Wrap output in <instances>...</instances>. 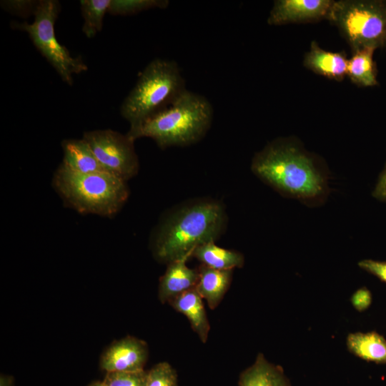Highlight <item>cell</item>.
Returning a JSON list of instances; mask_svg holds the SVG:
<instances>
[{"label":"cell","mask_w":386,"mask_h":386,"mask_svg":"<svg viewBox=\"0 0 386 386\" xmlns=\"http://www.w3.org/2000/svg\"><path fill=\"white\" fill-rule=\"evenodd\" d=\"M227 215L223 203L211 198H197L177 205L167 212L151 237L154 255L169 263L207 242L216 241L224 232Z\"/></svg>","instance_id":"obj_1"},{"label":"cell","mask_w":386,"mask_h":386,"mask_svg":"<svg viewBox=\"0 0 386 386\" xmlns=\"http://www.w3.org/2000/svg\"><path fill=\"white\" fill-rule=\"evenodd\" d=\"M251 169L262 181L287 197L320 202L327 190V175L314 159L286 140H275L254 157Z\"/></svg>","instance_id":"obj_2"},{"label":"cell","mask_w":386,"mask_h":386,"mask_svg":"<svg viewBox=\"0 0 386 386\" xmlns=\"http://www.w3.org/2000/svg\"><path fill=\"white\" fill-rule=\"evenodd\" d=\"M213 108L203 96L188 89L174 103L127 133L133 140L152 139L161 149L200 141L209 129Z\"/></svg>","instance_id":"obj_3"},{"label":"cell","mask_w":386,"mask_h":386,"mask_svg":"<svg viewBox=\"0 0 386 386\" xmlns=\"http://www.w3.org/2000/svg\"><path fill=\"white\" fill-rule=\"evenodd\" d=\"M127 182L108 172L80 173L62 163L52 185L66 206L81 214L112 217L123 207L129 192Z\"/></svg>","instance_id":"obj_4"},{"label":"cell","mask_w":386,"mask_h":386,"mask_svg":"<svg viewBox=\"0 0 386 386\" xmlns=\"http://www.w3.org/2000/svg\"><path fill=\"white\" fill-rule=\"evenodd\" d=\"M187 89L177 64L155 59L144 68L120 109L130 128L174 103ZM129 128V129H130Z\"/></svg>","instance_id":"obj_5"},{"label":"cell","mask_w":386,"mask_h":386,"mask_svg":"<svg viewBox=\"0 0 386 386\" xmlns=\"http://www.w3.org/2000/svg\"><path fill=\"white\" fill-rule=\"evenodd\" d=\"M329 20L352 52L364 48L386 49V1H335Z\"/></svg>","instance_id":"obj_6"},{"label":"cell","mask_w":386,"mask_h":386,"mask_svg":"<svg viewBox=\"0 0 386 386\" xmlns=\"http://www.w3.org/2000/svg\"><path fill=\"white\" fill-rule=\"evenodd\" d=\"M61 6L56 0L37 1L34 11V19L28 22L14 23V27L26 32L34 45L55 69L64 82L73 84V75L87 70L81 57H73L55 35L54 25Z\"/></svg>","instance_id":"obj_7"},{"label":"cell","mask_w":386,"mask_h":386,"mask_svg":"<svg viewBox=\"0 0 386 386\" xmlns=\"http://www.w3.org/2000/svg\"><path fill=\"white\" fill-rule=\"evenodd\" d=\"M83 139L108 173L125 182L137 174L139 164L134 140L127 134L98 129L85 132Z\"/></svg>","instance_id":"obj_8"},{"label":"cell","mask_w":386,"mask_h":386,"mask_svg":"<svg viewBox=\"0 0 386 386\" xmlns=\"http://www.w3.org/2000/svg\"><path fill=\"white\" fill-rule=\"evenodd\" d=\"M149 350L145 341L127 336L114 342L102 353L99 365L106 372L144 371Z\"/></svg>","instance_id":"obj_9"},{"label":"cell","mask_w":386,"mask_h":386,"mask_svg":"<svg viewBox=\"0 0 386 386\" xmlns=\"http://www.w3.org/2000/svg\"><path fill=\"white\" fill-rule=\"evenodd\" d=\"M334 2L331 0H277L269 12L267 24L277 26L329 20Z\"/></svg>","instance_id":"obj_10"},{"label":"cell","mask_w":386,"mask_h":386,"mask_svg":"<svg viewBox=\"0 0 386 386\" xmlns=\"http://www.w3.org/2000/svg\"><path fill=\"white\" fill-rule=\"evenodd\" d=\"M192 254L174 259L167 264L164 274L159 279L158 297L162 303L168 302L176 296L194 288L199 279L198 269L187 265Z\"/></svg>","instance_id":"obj_11"},{"label":"cell","mask_w":386,"mask_h":386,"mask_svg":"<svg viewBox=\"0 0 386 386\" xmlns=\"http://www.w3.org/2000/svg\"><path fill=\"white\" fill-rule=\"evenodd\" d=\"M168 303L177 312L183 314L189 320L192 329L200 340H207L210 325L207 316L202 298L195 287L187 290L170 300Z\"/></svg>","instance_id":"obj_12"},{"label":"cell","mask_w":386,"mask_h":386,"mask_svg":"<svg viewBox=\"0 0 386 386\" xmlns=\"http://www.w3.org/2000/svg\"><path fill=\"white\" fill-rule=\"evenodd\" d=\"M347 60L345 53L325 51L312 41L304 65L316 74L340 81L347 75Z\"/></svg>","instance_id":"obj_13"},{"label":"cell","mask_w":386,"mask_h":386,"mask_svg":"<svg viewBox=\"0 0 386 386\" xmlns=\"http://www.w3.org/2000/svg\"><path fill=\"white\" fill-rule=\"evenodd\" d=\"M238 386H291V383L280 365L259 353L254 363L240 373Z\"/></svg>","instance_id":"obj_14"},{"label":"cell","mask_w":386,"mask_h":386,"mask_svg":"<svg viewBox=\"0 0 386 386\" xmlns=\"http://www.w3.org/2000/svg\"><path fill=\"white\" fill-rule=\"evenodd\" d=\"M199 279L195 289L211 310L215 309L228 290L233 269H216L204 264L198 268Z\"/></svg>","instance_id":"obj_15"},{"label":"cell","mask_w":386,"mask_h":386,"mask_svg":"<svg viewBox=\"0 0 386 386\" xmlns=\"http://www.w3.org/2000/svg\"><path fill=\"white\" fill-rule=\"evenodd\" d=\"M62 164L80 173L107 172L101 165L88 143L81 139H65L61 143Z\"/></svg>","instance_id":"obj_16"},{"label":"cell","mask_w":386,"mask_h":386,"mask_svg":"<svg viewBox=\"0 0 386 386\" xmlns=\"http://www.w3.org/2000/svg\"><path fill=\"white\" fill-rule=\"evenodd\" d=\"M347 347L357 357L377 364H386V339L377 332L350 333Z\"/></svg>","instance_id":"obj_17"},{"label":"cell","mask_w":386,"mask_h":386,"mask_svg":"<svg viewBox=\"0 0 386 386\" xmlns=\"http://www.w3.org/2000/svg\"><path fill=\"white\" fill-rule=\"evenodd\" d=\"M192 256L202 264L216 269H234L244 263L243 254L234 250L220 247L215 241H209L197 247Z\"/></svg>","instance_id":"obj_18"},{"label":"cell","mask_w":386,"mask_h":386,"mask_svg":"<svg viewBox=\"0 0 386 386\" xmlns=\"http://www.w3.org/2000/svg\"><path fill=\"white\" fill-rule=\"evenodd\" d=\"M375 49L364 48L352 52L347 60V75L355 84L372 86L377 84V70L373 59Z\"/></svg>","instance_id":"obj_19"},{"label":"cell","mask_w":386,"mask_h":386,"mask_svg":"<svg viewBox=\"0 0 386 386\" xmlns=\"http://www.w3.org/2000/svg\"><path fill=\"white\" fill-rule=\"evenodd\" d=\"M111 0H81V10L84 18L82 32L87 38L94 37L102 31L103 19Z\"/></svg>","instance_id":"obj_20"},{"label":"cell","mask_w":386,"mask_h":386,"mask_svg":"<svg viewBox=\"0 0 386 386\" xmlns=\"http://www.w3.org/2000/svg\"><path fill=\"white\" fill-rule=\"evenodd\" d=\"M167 0H111L107 13L112 15L129 16L152 9H165Z\"/></svg>","instance_id":"obj_21"},{"label":"cell","mask_w":386,"mask_h":386,"mask_svg":"<svg viewBox=\"0 0 386 386\" xmlns=\"http://www.w3.org/2000/svg\"><path fill=\"white\" fill-rule=\"evenodd\" d=\"M145 386H179L177 373L167 362H159L147 371Z\"/></svg>","instance_id":"obj_22"},{"label":"cell","mask_w":386,"mask_h":386,"mask_svg":"<svg viewBox=\"0 0 386 386\" xmlns=\"http://www.w3.org/2000/svg\"><path fill=\"white\" fill-rule=\"evenodd\" d=\"M147 371L107 372L104 382L107 386H145Z\"/></svg>","instance_id":"obj_23"},{"label":"cell","mask_w":386,"mask_h":386,"mask_svg":"<svg viewBox=\"0 0 386 386\" xmlns=\"http://www.w3.org/2000/svg\"><path fill=\"white\" fill-rule=\"evenodd\" d=\"M362 269L375 276L382 282L386 283V261L374 259H363L358 262Z\"/></svg>","instance_id":"obj_24"},{"label":"cell","mask_w":386,"mask_h":386,"mask_svg":"<svg viewBox=\"0 0 386 386\" xmlns=\"http://www.w3.org/2000/svg\"><path fill=\"white\" fill-rule=\"evenodd\" d=\"M350 300L356 310L363 312L372 304V293L367 287H362L353 293Z\"/></svg>","instance_id":"obj_25"},{"label":"cell","mask_w":386,"mask_h":386,"mask_svg":"<svg viewBox=\"0 0 386 386\" xmlns=\"http://www.w3.org/2000/svg\"><path fill=\"white\" fill-rule=\"evenodd\" d=\"M37 1H3L4 8L14 13L28 14L34 13Z\"/></svg>","instance_id":"obj_26"},{"label":"cell","mask_w":386,"mask_h":386,"mask_svg":"<svg viewBox=\"0 0 386 386\" xmlns=\"http://www.w3.org/2000/svg\"><path fill=\"white\" fill-rule=\"evenodd\" d=\"M372 196L381 202H386V164L379 176L377 182L372 191Z\"/></svg>","instance_id":"obj_27"},{"label":"cell","mask_w":386,"mask_h":386,"mask_svg":"<svg viewBox=\"0 0 386 386\" xmlns=\"http://www.w3.org/2000/svg\"><path fill=\"white\" fill-rule=\"evenodd\" d=\"M14 378L11 376L1 375L0 386H13Z\"/></svg>","instance_id":"obj_28"},{"label":"cell","mask_w":386,"mask_h":386,"mask_svg":"<svg viewBox=\"0 0 386 386\" xmlns=\"http://www.w3.org/2000/svg\"><path fill=\"white\" fill-rule=\"evenodd\" d=\"M88 386H107V385L104 381H94Z\"/></svg>","instance_id":"obj_29"}]
</instances>
